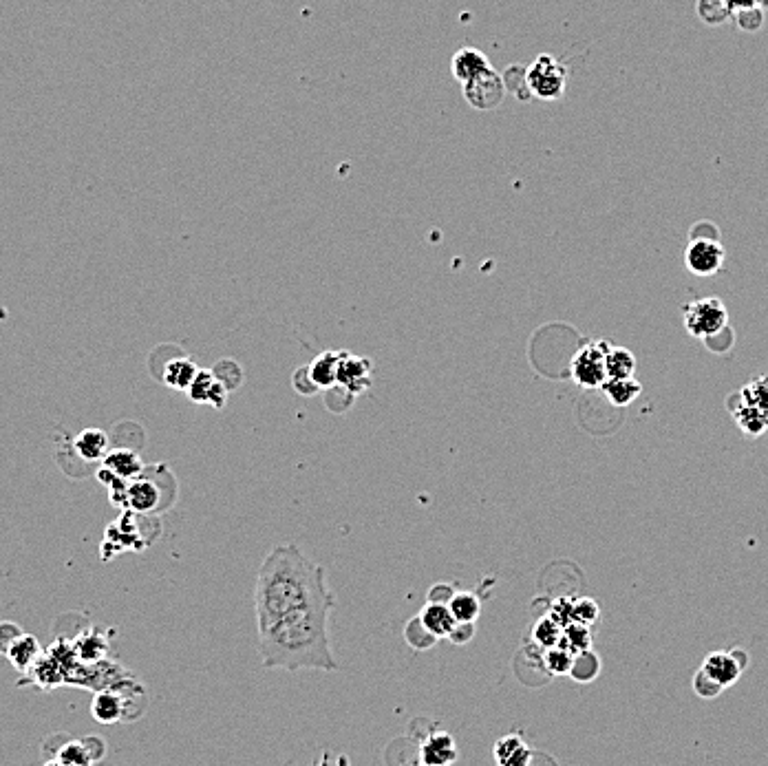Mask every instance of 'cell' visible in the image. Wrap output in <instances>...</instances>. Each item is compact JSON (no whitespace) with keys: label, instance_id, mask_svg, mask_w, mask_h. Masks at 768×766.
Here are the masks:
<instances>
[{"label":"cell","instance_id":"obj_16","mask_svg":"<svg viewBox=\"0 0 768 766\" xmlns=\"http://www.w3.org/2000/svg\"><path fill=\"white\" fill-rule=\"evenodd\" d=\"M418 619L435 638H451L457 625L451 608H448V603H440V601H426L422 612L418 614Z\"/></svg>","mask_w":768,"mask_h":766},{"label":"cell","instance_id":"obj_39","mask_svg":"<svg viewBox=\"0 0 768 766\" xmlns=\"http://www.w3.org/2000/svg\"><path fill=\"white\" fill-rule=\"evenodd\" d=\"M453 594H455V592L451 590V585H446V583L433 585L431 592H429V601H440V603H448V601H451Z\"/></svg>","mask_w":768,"mask_h":766},{"label":"cell","instance_id":"obj_26","mask_svg":"<svg viewBox=\"0 0 768 766\" xmlns=\"http://www.w3.org/2000/svg\"><path fill=\"white\" fill-rule=\"evenodd\" d=\"M448 608H451L457 623H475L482 614V601L473 592H455L448 601Z\"/></svg>","mask_w":768,"mask_h":766},{"label":"cell","instance_id":"obj_2","mask_svg":"<svg viewBox=\"0 0 768 766\" xmlns=\"http://www.w3.org/2000/svg\"><path fill=\"white\" fill-rule=\"evenodd\" d=\"M336 601L314 603L298 608L270 625L259 627V652L263 665L268 669L281 667L298 672V669H323L338 672L329 638V614Z\"/></svg>","mask_w":768,"mask_h":766},{"label":"cell","instance_id":"obj_14","mask_svg":"<svg viewBox=\"0 0 768 766\" xmlns=\"http://www.w3.org/2000/svg\"><path fill=\"white\" fill-rule=\"evenodd\" d=\"M493 758L499 766H528L535 758L530 744L519 733H508L499 738L493 747Z\"/></svg>","mask_w":768,"mask_h":766},{"label":"cell","instance_id":"obj_20","mask_svg":"<svg viewBox=\"0 0 768 766\" xmlns=\"http://www.w3.org/2000/svg\"><path fill=\"white\" fill-rule=\"evenodd\" d=\"M73 449L87 462H100L109 453V435L100 429H84L76 440Z\"/></svg>","mask_w":768,"mask_h":766},{"label":"cell","instance_id":"obj_10","mask_svg":"<svg viewBox=\"0 0 768 766\" xmlns=\"http://www.w3.org/2000/svg\"><path fill=\"white\" fill-rule=\"evenodd\" d=\"M106 744L102 738H82V740H67L60 749H56V758H51L49 764L60 766H87L95 764L104 758Z\"/></svg>","mask_w":768,"mask_h":766},{"label":"cell","instance_id":"obj_23","mask_svg":"<svg viewBox=\"0 0 768 766\" xmlns=\"http://www.w3.org/2000/svg\"><path fill=\"white\" fill-rule=\"evenodd\" d=\"M605 391L607 400H610L614 407H629L643 391V385L632 376V378H607L605 385L601 387Z\"/></svg>","mask_w":768,"mask_h":766},{"label":"cell","instance_id":"obj_38","mask_svg":"<svg viewBox=\"0 0 768 766\" xmlns=\"http://www.w3.org/2000/svg\"><path fill=\"white\" fill-rule=\"evenodd\" d=\"M475 634V623H457L455 630L451 634V641L457 645H464L473 638Z\"/></svg>","mask_w":768,"mask_h":766},{"label":"cell","instance_id":"obj_32","mask_svg":"<svg viewBox=\"0 0 768 766\" xmlns=\"http://www.w3.org/2000/svg\"><path fill=\"white\" fill-rule=\"evenodd\" d=\"M404 638H407L409 645L415 647V650H429V647H433L437 641V638L422 625L418 616L409 621L407 630H404Z\"/></svg>","mask_w":768,"mask_h":766},{"label":"cell","instance_id":"obj_17","mask_svg":"<svg viewBox=\"0 0 768 766\" xmlns=\"http://www.w3.org/2000/svg\"><path fill=\"white\" fill-rule=\"evenodd\" d=\"M488 69H493V67H490L488 56H486L484 51H479V49H475V47H464V49H460V51H457L455 56H453V60H451V73H453V78H455V80H460L462 84L468 82V80L477 78L479 73H484V71H488Z\"/></svg>","mask_w":768,"mask_h":766},{"label":"cell","instance_id":"obj_28","mask_svg":"<svg viewBox=\"0 0 768 766\" xmlns=\"http://www.w3.org/2000/svg\"><path fill=\"white\" fill-rule=\"evenodd\" d=\"M574 658H576V654L570 650V647L559 643L554 647H548L546 654H543V665H546L550 674L565 676V674H572Z\"/></svg>","mask_w":768,"mask_h":766},{"label":"cell","instance_id":"obj_19","mask_svg":"<svg viewBox=\"0 0 768 766\" xmlns=\"http://www.w3.org/2000/svg\"><path fill=\"white\" fill-rule=\"evenodd\" d=\"M91 714L95 720L102 722V725H115V722H120L126 714L124 696L117 694V691H100V694H95L93 698Z\"/></svg>","mask_w":768,"mask_h":766},{"label":"cell","instance_id":"obj_22","mask_svg":"<svg viewBox=\"0 0 768 766\" xmlns=\"http://www.w3.org/2000/svg\"><path fill=\"white\" fill-rule=\"evenodd\" d=\"M40 645L34 636H27L25 632L20 634L16 638V643L9 647V661H12V665L16 669H20V672H29V669H34L36 663L40 661Z\"/></svg>","mask_w":768,"mask_h":766},{"label":"cell","instance_id":"obj_27","mask_svg":"<svg viewBox=\"0 0 768 766\" xmlns=\"http://www.w3.org/2000/svg\"><path fill=\"white\" fill-rule=\"evenodd\" d=\"M605 363L607 378H632L636 374V356L629 349L610 345Z\"/></svg>","mask_w":768,"mask_h":766},{"label":"cell","instance_id":"obj_18","mask_svg":"<svg viewBox=\"0 0 768 766\" xmlns=\"http://www.w3.org/2000/svg\"><path fill=\"white\" fill-rule=\"evenodd\" d=\"M102 462H104V468H109V471L115 477H120V480L131 482L144 473V462L140 460V455L126 449L109 451Z\"/></svg>","mask_w":768,"mask_h":766},{"label":"cell","instance_id":"obj_12","mask_svg":"<svg viewBox=\"0 0 768 766\" xmlns=\"http://www.w3.org/2000/svg\"><path fill=\"white\" fill-rule=\"evenodd\" d=\"M422 764L426 766H444V764H453L457 760V744L451 733L437 731L429 733L420 744V758Z\"/></svg>","mask_w":768,"mask_h":766},{"label":"cell","instance_id":"obj_15","mask_svg":"<svg viewBox=\"0 0 768 766\" xmlns=\"http://www.w3.org/2000/svg\"><path fill=\"white\" fill-rule=\"evenodd\" d=\"M159 502H162V491L153 480H146L140 475L128 482L126 508L135 510V513H153L159 508Z\"/></svg>","mask_w":768,"mask_h":766},{"label":"cell","instance_id":"obj_25","mask_svg":"<svg viewBox=\"0 0 768 766\" xmlns=\"http://www.w3.org/2000/svg\"><path fill=\"white\" fill-rule=\"evenodd\" d=\"M724 7L729 9V14L738 16V23L742 29H749V20L757 29L762 25V16L768 9V0H722Z\"/></svg>","mask_w":768,"mask_h":766},{"label":"cell","instance_id":"obj_35","mask_svg":"<svg viewBox=\"0 0 768 766\" xmlns=\"http://www.w3.org/2000/svg\"><path fill=\"white\" fill-rule=\"evenodd\" d=\"M78 654L82 658H87L89 663L100 661V658L106 654V643L102 641L100 636L98 638H84V641L78 647Z\"/></svg>","mask_w":768,"mask_h":766},{"label":"cell","instance_id":"obj_7","mask_svg":"<svg viewBox=\"0 0 768 766\" xmlns=\"http://www.w3.org/2000/svg\"><path fill=\"white\" fill-rule=\"evenodd\" d=\"M727 250L713 237H693L685 250V265L693 276H713L724 268Z\"/></svg>","mask_w":768,"mask_h":766},{"label":"cell","instance_id":"obj_24","mask_svg":"<svg viewBox=\"0 0 768 766\" xmlns=\"http://www.w3.org/2000/svg\"><path fill=\"white\" fill-rule=\"evenodd\" d=\"M197 374L199 367L190 358H175L164 369V385L175 391H188Z\"/></svg>","mask_w":768,"mask_h":766},{"label":"cell","instance_id":"obj_29","mask_svg":"<svg viewBox=\"0 0 768 766\" xmlns=\"http://www.w3.org/2000/svg\"><path fill=\"white\" fill-rule=\"evenodd\" d=\"M561 638H563V625L559 621H554L550 614L543 616V619H539L535 627H532V641H535L539 647H543V650L559 645Z\"/></svg>","mask_w":768,"mask_h":766},{"label":"cell","instance_id":"obj_9","mask_svg":"<svg viewBox=\"0 0 768 766\" xmlns=\"http://www.w3.org/2000/svg\"><path fill=\"white\" fill-rule=\"evenodd\" d=\"M373 385V363L365 356H354L345 351L338 367V387L349 391L351 396L369 391Z\"/></svg>","mask_w":768,"mask_h":766},{"label":"cell","instance_id":"obj_31","mask_svg":"<svg viewBox=\"0 0 768 766\" xmlns=\"http://www.w3.org/2000/svg\"><path fill=\"white\" fill-rule=\"evenodd\" d=\"M561 643L568 645L574 654L590 650L592 647V627L585 625V623H579V621L568 623L563 627Z\"/></svg>","mask_w":768,"mask_h":766},{"label":"cell","instance_id":"obj_5","mask_svg":"<svg viewBox=\"0 0 768 766\" xmlns=\"http://www.w3.org/2000/svg\"><path fill=\"white\" fill-rule=\"evenodd\" d=\"M682 323H685V329L693 338L709 340L713 336H720L729 327L727 305L716 299V296L689 301L682 305Z\"/></svg>","mask_w":768,"mask_h":766},{"label":"cell","instance_id":"obj_4","mask_svg":"<svg viewBox=\"0 0 768 766\" xmlns=\"http://www.w3.org/2000/svg\"><path fill=\"white\" fill-rule=\"evenodd\" d=\"M738 656L740 652H713L704 658L693 680V687L702 698H716L722 689L738 683L744 669V658L738 661Z\"/></svg>","mask_w":768,"mask_h":766},{"label":"cell","instance_id":"obj_30","mask_svg":"<svg viewBox=\"0 0 768 766\" xmlns=\"http://www.w3.org/2000/svg\"><path fill=\"white\" fill-rule=\"evenodd\" d=\"M738 396L742 398V402L749 404V407L768 416V376H757L755 380L746 382Z\"/></svg>","mask_w":768,"mask_h":766},{"label":"cell","instance_id":"obj_11","mask_svg":"<svg viewBox=\"0 0 768 766\" xmlns=\"http://www.w3.org/2000/svg\"><path fill=\"white\" fill-rule=\"evenodd\" d=\"M188 398L197 404H212L215 409H221V407H226L228 389L217 378L215 371L199 369V374L195 376L192 385L188 387Z\"/></svg>","mask_w":768,"mask_h":766},{"label":"cell","instance_id":"obj_34","mask_svg":"<svg viewBox=\"0 0 768 766\" xmlns=\"http://www.w3.org/2000/svg\"><path fill=\"white\" fill-rule=\"evenodd\" d=\"M599 616H601V610H599V605H596V601L585 599V597L574 601V621L585 623V625H594L596 621H599Z\"/></svg>","mask_w":768,"mask_h":766},{"label":"cell","instance_id":"obj_1","mask_svg":"<svg viewBox=\"0 0 768 766\" xmlns=\"http://www.w3.org/2000/svg\"><path fill=\"white\" fill-rule=\"evenodd\" d=\"M325 601H336L327 585V570L309 561L294 544L276 546L256 574V630L305 605Z\"/></svg>","mask_w":768,"mask_h":766},{"label":"cell","instance_id":"obj_8","mask_svg":"<svg viewBox=\"0 0 768 766\" xmlns=\"http://www.w3.org/2000/svg\"><path fill=\"white\" fill-rule=\"evenodd\" d=\"M506 98V80L495 69L464 82V100L477 111H493Z\"/></svg>","mask_w":768,"mask_h":766},{"label":"cell","instance_id":"obj_37","mask_svg":"<svg viewBox=\"0 0 768 766\" xmlns=\"http://www.w3.org/2000/svg\"><path fill=\"white\" fill-rule=\"evenodd\" d=\"M23 634L14 623H0V652L7 654L9 647L16 643V638Z\"/></svg>","mask_w":768,"mask_h":766},{"label":"cell","instance_id":"obj_36","mask_svg":"<svg viewBox=\"0 0 768 766\" xmlns=\"http://www.w3.org/2000/svg\"><path fill=\"white\" fill-rule=\"evenodd\" d=\"M550 616L554 621H559L563 627L574 621V599H557L552 603V610H550Z\"/></svg>","mask_w":768,"mask_h":766},{"label":"cell","instance_id":"obj_3","mask_svg":"<svg viewBox=\"0 0 768 766\" xmlns=\"http://www.w3.org/2000/svg\"><path fill=\"white\" fill-rule=\"evenodd\" d=\"M570 69L550 53H541L528 69H524L526 89L530 95L543 102H557L568 89Z\"/></svg>","mask_w":768,"mask_h":766},{"label":"cell","instance_id":"obj_33","mask_svg":"<svg viewBox=\"0 0 768 766\" xmlns=\"http://www.w3.org/2000/svg\"><path fill=\"white\" fill-rule=\"evenodd\" d=\"M596 672H599V658H596V654H592L590 650L585 652H579L574 658V667H572V676L576 680H594Z\"/></svg>","mask_w":768,"mask_h":766},{"label":"cell","instance_id":"obj_21","mask_svg":"<svg viewBox=\"0 0 768 766\" xmlns=\"http://www.w3.org/2000/svg\"><path fill=\"white\" fill-rule=\"evenodd\" d=\"M731 413H733L735 424H738V427L742 429V433L749 435V438H760L762 433L768 431V416H766V413L749 407V404L742 402L740 396H738V400H735Z\"/></svg>","mask_w":768,"mask_h":766},{"label":"cell","instance_id":"obj_13","mask_svg":"<svg viewBox=\"0 0 768 766\" xmlns=\"http://www.w3.org/2000/svg\"><path fill=\"white\" fill-rule=\"evenodd\" d=\"M345 351H336V349H327L323 354H318L312 363L307 365V374L309 380L314 382L316 389H334L338 387V367L340 360H343Z\"/></svg>","mask_w":768,"mask_h":766},{"label":"cell","instance_id":"obj_6","mask_svg":"<svg viewBox=\"0 0 768 766\" xmlns=\"http://www.w3.org/2000/svg\"><path fill=\"white\" fill-rule=\"evenodd\" d=\"M607 349H610V343L599 340V343H588L576 351L572 358V378L576 385L585 389H601L605 385Z\"/></svg>","mask_w":768,"mask_h":766}]
</instances>
